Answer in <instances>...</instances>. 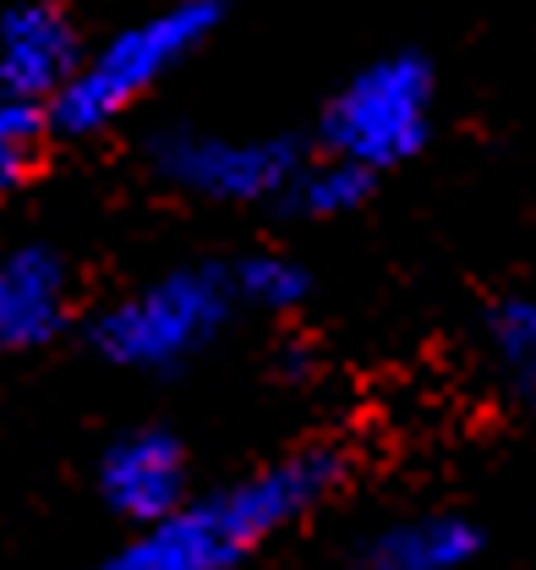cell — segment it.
I'll list each match as a JSON object with an SVG mask.
<instances>
[{"label":"cell","mask_w":536,"mask_h":570,"mask_svg":"<svg viewBox=\"0 0 536 570\" xmlns=\"http://www.w3.org/2000/svg\"><path fill=\"white\" fill-rule=\"evenodd\" d=\"M236 296L225 264L198 258L110 296L88 318V346L121 373H181L230 324Z\"/></svg>","instance_id":"3957f363"},{"label":"cell","mask_w":536,"mask_h":570,"mask_svg":"<svg viewBox=\"0 0 536 570\" xmlns=\"http://www.w3.org/2000/svg\"><path fill=\"white\" fill-rule=\"evenodd\" d=\"M487 549V532L460 510H410L378 521L356 554L350 570H470Z\"/></svg>","instance_id":"9c48e42d"},{"label":"cell","mask_w":536,"mask_h":570,"mask_svg":"<svg viewBox=\"0 0 536 570\" xmlns=\"http://www.w3.org/2000/svg\"><path fill=\"white\" fill-rule=\"evenodd\" d=\"M77 281L61 247L22 242L0 253V356L44 352L67 335Z\"/></svg>","instance_id":"ba28073f"},{"label":"cell","mask_w":536,"mask_h":570,"mask_svg":"<svg viewBox=\"0 0 536 570\" xmlns=\"http://www.w3.org/2000/svg\"><path fill=\"white\" fill-rule=\"evenodd\" d=\"M93 489L105 499V510L121 515L132 532L165 521L170 510H181L192 499V461H187L181 433L159 423H137L127 433H116L99 450Z\"/></svg>","instance_id":"8992f818"},{"label":"cell","mask_w":536,"mask_h":570,"mask_svg":"<svg viewBox=\"0 0 536 570\" xmlns=\"http://www.w3.org/2000/svg\"><path fill=\"white\" fill-rule=\"evenodd\" d=\"M373 181L378 176L345 165L335 154H301V165H296L279 209L301 214V219H339V214H356L373 198Z\"/></svg>","instance_id":"8fae6325"},{"label":"cell","mask_w":536,"mask_h":570,"mask_svg":"<svg viewBox=\"0 0 536 570\" xmlns=\"http://www.w3.org/2000/svg\"><path fill=\"white\" fill-rule=\"evenodd\" d=\"M44 138H50L44 105H0V198H11L33 181Z\"/></svg>","instance_id":"4fadbf2b"},{"label":"cell","mask_w":536,"mask_h":570,"mask_svg":"<svg viewBox=\"0 0 536 570\" xmlns=\"http://www.w3.org/2000/svg\"><path fill=\"white\" fill-rule=\"evenodd\" d=\"M82 61L77 17L56 0L0 6V105H56Z\"/></svg>","instance_id":"52a82bcc"},{"label":"cell","mask_w":536,"mask_h":570,"mask_svg":"<svg viewBox=\"0 0 536 570\" xmlns=\"http://www.w3.org/2000/svg\"><path fill=\"white\" fill-rule=\"evenodd\" d=\"M433 99H438V77H433L427 56H416V50L378 56L361 71H350L335 88V99L324 105L318 154H335L367 176H384L427 148Z\"/></svg>","instance_id":"277c9868"},{"label":"cell","mask_w":536,"mask_h":570,"mask_svg":"<svg viewBox=\"0 0 536 570\" xmlns=\"http://www.w3.org/2000/svg\"><path fill=\"white\" fill-rule=\"evenodd\" d=\"M482 341L504 395L536 417V296H498L482 318Z\"/></svg>","instance_id":"30bf717a"},{"label":"cell","mask_w":536,"mask_h":570,"mask_svg":"<svg viewBox=\"0 0 536 570\" xmlns=\"http://www.w3.org/2000/svg\"><path fill=\"white\" fill-rule=\"evenodd\" d=\"M225 275H230L236 307H252V313H296L312 296L307 264L290 258V253H279V247H252V253L230 258Z\"/></svg>","instance_id":"7c38bea8"},{"label":"cell","mask_w":536,"mask_h":570,"mask_svg":"<svg viewBox=\"0 0 536 570\" xmlns=\"http://www.w3.org/2000/svg\"><path fill=\"white\" fill-rule=\"evenodd\" d=\"M219 28V0H159L110 28L99 45H82V61L50 105L56 138H99L127 121L137 105L165 88Z\"/></svg>","instance_id":"7a4b0ae2"},{"label":"cell","mask_w":536,"mask_h":570,"mask_svg":"<svg viewBox=\"0 0 536 570\" xmlns=\"http://www.w3.org/2000/svg\"><path fill=\"white\" fill-rule=\"evenodd\" d=\"M142 154L159 187L198 204H219V209H252V204L285 198L307 148L296 138H252V132H214V127L170 121L148 138Z\"/></svg>","instance_id":"5b68a950"},{"label":"cell","mask_w":536,"mask_h":570,"mask_svg":"<svg viewBox=\"0 0 536 570\" xmlns=\"http://www.w3.org/2000/svg\"><path fill=\"white\" fill-rule=\"evenodd\" d=\"M345 483V450L301 444L264 466L192 494L165 521L132 532L93 570H241L274 538L318 515Z\"/></svg>","instance_id":"6da1fadb"}]
</instances>
